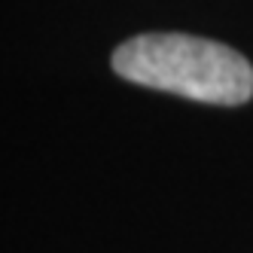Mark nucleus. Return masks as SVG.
<instances>
[{
  "label": "nucleus",
  "instance_id": "f257e3e1",
  "mask_svg": "<svg viewBox=\"0 0 253 253\" xmlns=\"http://www.w3.org/2000/svg\"><path fill=\"white\" fill-rule=\"evenodd\" d=\"M113 70L128 83L216 107H238L253 98L250 61L223 43L192 34L131 37L113 52Z\"/></svg>",
  "mask_w": 253,
  "mask_h": 253
}]
</instances>
